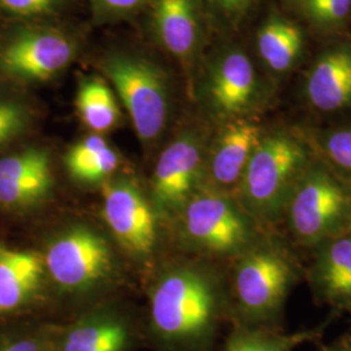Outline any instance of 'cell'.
<instances>
[{
	"label": "cell",
	"instance_id": "8",
	"mask_svg": "<svg viewBox=\"0 0 351 351\" xmlns=\"http://www.w3.org/2000/svg\"><path fill=\"white\" fill-rule=\"evenodd\" d=\"M75 40L51 26H23L0 42V78L17 84L47 82L75 60Z\"/></svg>",
	"mask_w": 351,
	"mask_h": 351
},
{
	"label": "cell",
	"instance_id": "1",
	"mask_svg": "<svg viewBox=\"0 0 351 351\" xmlns=\"http://www.w3.org/2000/svg\"><path fill=\"white\" fill-rule=\"evenodd\" d=\"M228 317L230 301L215 271L175 264L151 290L145 336L158 351H213Z\"/></svg>",
	"mask_w": 351,
	"mask_h": 351
},
{
	"label": "cell",
	"instance_id": "7",
	"mask_svg": "<svg viewBox=\"0 0 351 351\" xmlns=\"http://www.w3.org/2000/svg\"><path fill=\"white\" fill-rule=\"evenodd\" d=\"M46 276L72 297H86L108 285L116 274L112 247L97 229L72 224L58 232L42 252Z\"/></svg>",
	"mask_w": 351,
	"mask_h": 351
},
{
	"label": "cell",
	"instance_id": "27",
	"mask_svg": "<svg viewBox=\"0 0 351 351\" xmlns=\"http://www.w3.org/2000/svg\"><path fill=\"white\" fill-rule=\"evenodd\" d=\"M308 13L319 23H336L341 21L350 12L351 0H330L306 8Z\"/></svg>",
	"mask_w": 351,
	"mask_h": 351
},
{
	"label": "cell",
	"instance_id": "25",
	"mask_svg": "<svg viewBox=\"0 0 351 351\" xmlns=\"http://www.w3.org/2000/svg\"><path fill=\"white\" fill-rule=\"evenodd\" d=\"M328 158L351 175V129L330 133L324 143Z\"/></svg>",
	"mask_w": 351,
	"mask_h": 351
},
{
	"label": "cell",
	"instance_id": "29",
	"mask_svg": "<svg viewBox=\"0 0 351 351\" xmlns=\"http://www.w3.org/2000/svg\"><path fill=\"white\" fill-rule=\"evenodd\" d=\"M213 5L229 17H237L246 12L252 0H211Z\"/></svg>",
	"mask_w": 351,
	"mask_h": 351
},
{
	"label": "cell",
	"instance_id": "12",
	"mask_svg": "<svg viewBox=\"0 0 351 351\" xmlns=\"http://www.w3.org/2000/svg\"><path fill=\"white\" fill-rule=\"evenodd\" d=\"M203 101L215 117L246 119L258 104V78L250 59L241 51L223 53L213 63L203 86Z\"/></svg>",
	"mask_w": 351,
	"mask_h": 351
},
{
	"label": "cell",
	"instance_id": "5",
	"mask_svg": "<svg viewBox=\"0 0 351 351\" xmlns=\"http://www.w3.org/2000/svg\"><path fill=\"white\" fill-rule=\"evenodd\" d=\"M189 249L210 256H239L262 237L259 223L232 195L202 186L175 219Z\"/></svg>",
	"mask_w": 351,
	"mask_h": 351
},
{
	"label": "cell",
	"instance_id": "14",
	"mask_svg": "<svg viewBox=\"0 0 351 351\" xmlns=\"http://www.w3.org/2000/svg\"><path fill=\"white\" fill-rule=\"evenodd\" d=\"M263 136L262 128L247 119L228 121L206 152L202 186L236 197L251 155Z\"/></svg>",
	"mask_w": 351,
	"mask_h": 351
},
{
	"label": "cell",
	"instance_id": "30",
	"mask_svg": "<svg viewBox=\"0 0 351 351\" xmlns=\"http://www.w3.org/2000/svg\"><path fill=\"white\" fill-rule=\"evenodd\" d=\"M322 351H351V339H339L330 346L323 348Z\"/></svg>",
	"mask_w": 351,
	"mask_h": 351
},
{
	"label": "cell",
	"instance_id": "3",
	"mask_svg": "<svg viewBox=\"0 0 351 351\" xmlns=\"http://www.w3.org/2000/svg\"><path fill=\"white\" fill-rule=\"evenodd\" d=\"M308 165V151L300 139L287 133L263 136L234 198L259 224L277 223L282 220L290 194Z\"/></svg>",
	"mask_w": 351,
	"mask_h": 351
},
{
	"label": "cell",
	"instance_id": "22",
	"mask_svg": "<svg viewBox=\"0 0 351 351\" xmlns=\"http://www.w3.org/2000/svg\"><path fill=\"white\" fill-rule=\"evenodd\" d=\"M302 43L301 29L287 20L272 19L258 33L259 53L276 72H284L294 64L301 52Z\"/></svg>",
	"mask_w": 351,
	"mask_h": 351
},
{
	"label": "cell",
	"instance_id": "9",
	"mask_svg": "<svg viewBox=\"0 0 351 351\" xmlns=\"http://www.w3.org/2000/svg\"><path fill=\"white\" fill-rule=\"evenodd\" d=\"M206 150L194 130L180 133L160 154L151 184V204L158 217L175 220L202 188Z\"/></svg>",
	"mask_w": 351,
	"mask_h": 351
},
{
	"label": "cell",
	"instance_id": "19",
	"mask_svg": "<svg viewBox=\"0 0 351 351\" xmlns=\"http://www.w3.org/2000/svg\"><path fill=\"white\" fill-rule=\"evenodd\" d=\"M120 162L119 152L101 134L80 139L64 156V164L71 177L88 185H103L112 178Z\"/></svg>",
	"mask_w": 351,
	"mask_h": 351
},
{
	"label": "cell",
	"instance_id": "16",
	"mask_svg": "<svg viewBox=\"0 0 351 351\" xmlns=\"http://www.w3.org/2000/svg\"><path fill=\"white\" fill-rule=\"evenodd\" d=\"M46 278L40 252L0 246V319L30 307Z\"/></svg>",
	"mask_w": 351,
	"mask_h": 351
},
{
	"label": "cell",
	"instance_id": "15",
	"mask_svg": "<svg viewBox=\"0 0 351 351\" xmlns=\"http://www.w3.org/2000/svg\"><path fill=\"white\" fill-rule=\"evenodd\" d=\"M308 280L319 301L351 315V229L315 247Z\"/></svg>",
	"mask_w": 351,
	"mask_h": 351
},
{
	"label": "cell",
	"instance_id": "17",
	"mask_svg": "<svg viewBox=\"0 0 351 351\" xmlns=\"http://www.w3.org/2000/svg\"><path fill=\"white\" fill-rule=\"evenodd\" d=\"M151 27L164 50L190 59L199 45L201 19L195 0H151Z\"/></svg>",
	"mask_w": 351,
	"mask_h": 351
},
{
	"label": "cell",
	"instance_id": "10",
	"mask_svg": "<svg viewBox=\"0 0 351 351\" xmlns=\"http://www.w3.org/2000/svg\"><path fill=\"white\" fill-rule=\"evenodd\" d=\"M101 215L113 239L130 256L143 261L156 246L158 216L137 182L119 176L101 185Z\"/></svg>",
	"mask_w": 351,
	"mask_h": 351
},
{
	"label": "cell",
	"instance_id": "21",
	"mask_svg": "<svg viewBox=\"0 0 351 351\" xmlns=\"http://www.w3.org/2000/svg\"><path fill=\"white\" fill-rule=\"evenodd\" d=\"M75 103L78 117L94 134L111 132L121 119L112 88L99 77L88 75L80 81Z\"/></svg>",
	"mask_w": 351,
	"mask_h": 351
},
{
	"label": "cell",
	"instance_id": "4",
	"mask_svg": "<svg viewBox=\"0 0 351 351\" xmlns=\"http://www.w3.org/2000/svg\"><path fill=\"white\" fill-rule=\"evenodd\" d=\"M290 234L315 249L351 229V186L322 164L310 163L290 194L284 216Z\"/></svg>",
	"mask_w": 351,
	"mask_h": 351
},
{
	"label": "cell",
	"instance_id": "13",
	"mask_svg": "<svg viewBox=\"0 0 351 351\" xmlns=\"http://www.w3.org/2000/svg\"><path fill=\"white\" fill-rule=\"evenodd\" d=\"M53 190L51 155L43 147H26L0 158V208L14 213L36 210Z\"/></svg>",
	"mask_w": 351,
	"mask_h": 351
},
{
	"label": "cell",
	"instance_id": "23",
	"mask_svg": "<svg viewBox=\"0 0 351 351\" xmlns=\"http://www.w3.org/2000/svg\"><path fill=\"white\" fill-rule=\"evenodd\" d=\"M33 120L34 111L24 98L0 94V150L21 138L30 129Z\"/></svg>",
	"mask_w": 351,
	"mask_h": 351
},
{
	"label": "cell",
	"instance_id": "26",
	"mask_svg": "<svg viewBox=\"0 0 351 351\" xmlns=\"http://www.w3.org/2000/svg\"><path fill=\"white\" fill-rule=\"evenodd\" d=\"M63 0H0V10L19 17H36L53 12Z\"/></svg>",
	"mask_w": 351,
	"mask_h": 351
},
{
	"label": "cell",
	"instance_id": "11",
	"mask_svg": "<svg viewBox=\"0 0 351 351\" xmlns=\"http://www.w3.org/2000/svg\"><path fill=\"white\" fill-rule=\"evenodd\" d=\"M142 337L136 319L113 304L86 310L65 324H53L52 351H133Z\"/></svg>",
	"mask_w": 351,
	"mask_h": 351
},
{
	"label": "cell",
	"instance_id": "24",
	"mask_svg": "<svg viewBox=\"0 0 351 351\" xmlns=\"http://www.w3.org/2000/svg\"><path fill=\"white\" fill-rule=\"evenodd\" d=\"M53 324L20 326L0 333V351H52Z\"/></svg>",
	"mask_w": 351,
	"mask_h": 351
},
{
	"label": "cell",
	"instance_id": "6",
	"mask_svg": "<svg viewBox=\"0 0 351 351\" xmlns=\"http://www.w3.org/2000/svg\"><path fill=\"white\" fill-rule=\"evenodd\" d=\"M143 145L163 134L169 116V86L163 69L150 59L125 51H111L99 62Z\"/></svg>",
	"mask_w": 351,
	"mask_h": 351
},
{
	"label": "cell",
	"instance_id": "18",
	"mask_svg": "<svg viewBox=\"0 0 351 351\" xmlns=\"http://www.w3.org/2000/svg\"><path fill=\"white\" fill-rule=\"evenodd\" d=\"M307 97L315 108L332 112L351 104V50L339 49L326 53L307 81Z\"/></svg>",
	"mask_w": 351,
	"mask_h": 351
},
{
	"label": "cell",
	"instance_id": "31",
	"mask_svg": "<svg viewBox=\"0 0 351 351\" xmlns=\"http://www.w3.org/2000/svg\"><path fill=\"white\" fill-rule=\"evenodd\" d=\"M326 1H330V0H304V4H306V8H308V7H313L316 4H322V3H326Z\"/></svg>",
	"mask_w": 351,
	"mask_h": 351
},
{
	"label": "cell",
	"instance_id": "20",
	"mask_svg": "<svg viewBox=\"0 0 351 351\" xmlns=\"http://www.w3.org/2000/svg\"><path fill=\"white\" fill-rule=\"evenodd\" d=\"M323 330L324 326L284 332L281 328L234 324L223 351H294L320 339Z\"/></svg>",
	"mask_w": 351,
	"mask_h": 351
},
{
	"label": "cell",
	"instance_id": "28",
	"mask_svg": "<svg viewBox=\"0 0 351 351\" xmlns=\"http://www.w3.org/2000/svg\"><path fill=\"white\" fill-rule=\"evenodd\" d=\"M98 14L104 17H121L136 12L150 0H91Z\"/></svg>",
	"mask_w": 351,
	"mask_h": 351
},
{
	"label": "cell",
	"instance_id": "2",
	"mask_svg": "<svg viewBox=\"0 0 351 351\" xmlns=\"http://www.w3.org/2000/svg\"><path fill=\"white\" fill-rule=\"evenodd\" d=\"M298 272L295 259L280 239L262 236L239 254L232 281L234 324L281 328L282 310Z\"/></svg>",
	"mask_w": 351,
	"mask_h": 351
}]
</instances>
